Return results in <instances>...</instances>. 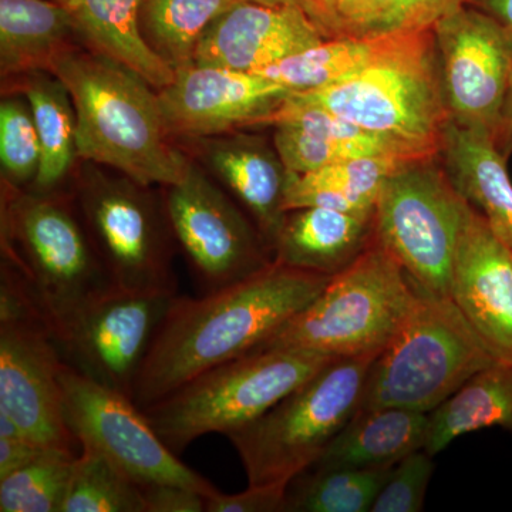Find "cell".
<instances>
[{"label": "cell", "mask_w": 512, "mask_h": 512, "mask_svg": "<svg viewBox=\"0 0 512 512\" xmlns=\"http://www.w3.org/2000/svg\"><path fill=\"white\" fill-rule=\"evenodd\" d=\"M399 0H342L326 26L330 37H369Z\"/></svg>", "instance_id": "37"}, {"label": "cell", "mask_w": 512, "mask_h": 512, "mask_svg": "<svg viewBox=\"0 0 512 512\" xmlns=\"http://www.w3.org/2000/svg\"><path fill=\"white\" fill-rule=\"evenodd\" d=\"M468 5L483 10L495 22L500 23L512 40V0H468Z\"/></svg>", "instance_id": "41"}, {"label": "cell", "mask_w": 512, "mask_h": 512, "mask_svg": "<svg viewBox=\"0 0 512 512\" xmlns=\"http://www.w3.org/2000/svg\"><path fill=\"white\" fill-rule=\"evenodd\" d=\"M200 140L208 168L247 208L274 254L286 215L284 194L288 178L278 151L248 136L222 134Z\"/></svg>", "instance_id": "19"}, {"label": "cell", "mask_w": 512, "mask_h": 512, "mask_svg": "<svg viewBox=\"0 0 512 512\" xmlns=\"http://www.w3.org/2000/svg\"><path fill=\"white\" fill-rule=\"evenodd\" d=\"M373 217L318 207L288 211L275 241L274 261L335 276L372 244Z\"/></svg>", "instance_id": "20"}, {"label": "cell", "mask_w": 512, "mask_h": 512, "mask_svg": "<svg viewBox=\"0 0 512 512\" xmlns=\"http://www.w3.org/2000/svg\"><path fill=\"white\" fill-rule=\"evenodd\" d=\"M23 93L32 111L42 151L33 191L55 194L77 157L76 111L72 97L67 87L49 72L25 76Z\"/></svg>", "instance_id": "27"}, {"label": "cell", "mask_w": 512, "mask_h": 512, "mask_svg": "<svg viewBox=\"0 0 512 512\" xmlns=\"http://www.w3.org/2000/svg\"><path fill=\"white\" fill-rule=\"evenodd\" d=\"M427 434L426 413L397 407L357 412L312 467H392L414 451L424 450Z\"/></svg>", "instance_id": "22"}, {"label": "cell", "mask_w": 512, "mask_h": 512, "mask_svg": "<svg viewBox=\"0 0 512 512\" xmlns=\"http://www.w3.org/2000/svg\"><path fill=\"white\" fill-rule=\"evenodd\" d=\"M238 0H140L138 29L175 72L195 63L201 37Z\"/></svg>", "instance_id": "28"}, {"label": "cell", "mask_w": 512, "mask_h": 512, "mask_svg": "<svg viewBox=\"0 0 512 512\" xmlns=\"http://www.w3.org/2000/svg\"><path fill=\"white\" fill-rule=\"evenodd\" d=\"M419 295V286L373 238L308 308L256 350L301 349L335 359L379 355L403 328Z\"/></svg>", "instance_id": "6"}, {"label": "cell", "mask_w": 512, "mask_h": 512, "mask_svg": "<svg viewBox=\"0 0 512 512\" xmlns=\"http://www.w3.org/2000/svg\"><path fill=\"white\" fill-rule=\"evenodd\" d=\"M289 483L248 484L241 493L217 494L207 498L205 512H285Z\"/></svg>", "instance_id": "38"}, {"label": "cell", "mask_w": 512, "mask_h": 512, "mask_svg": "<svg viewBox=\"0 0 512 512\" xmlns=\"http://www.w3.org/2000/svg\"><path fill=\"white\" fill-rule=\"evenodd\" d=\"M79 39L72 16L55 0H0L3 77L50 72L56 57Z\"/></svg>", "instance_id": "23"}, {"label": "cell", "mask_w": 512, "mask_h": 512, "mask_svg": "<svg viewBox=\"0 0 512 512\" xmlns=\"http://www.w3.org/2000/svg\"><path fill=\"white\" fill-rule=\"evenodd\" d=\"M389 40L390 35L330 37L256 74L282 84L291 93L309 92L359 73L383 52Z\"/></svg>", "instance_id": "29"}, {"label": "cell", "mask_w": 512, "mask_h": 512, "mask_svg": "<svg viewBox=\"0 0 512 512\" xmlns=\"http://www.w3.org/2000/svg\"><path fill=\"white\" fill-rule=\"evenodd\" d=\"M394 466L309 468L289 483L285 512H370Z\"/></svg>", "instance_id": "30"}, {"label": "cell", "mask_w": 512, "mask_h": 512, "mask_svg": "<svg viewBox=\"0 0 512 512\" xmlns=\"http://www.w3.org/2000/svg\"><path fill=\"white\" fill-rule=\"evenodd\" d=\"M177 295L113 286L83 309L57 343L64 360L133 400L141 366Z\"/></svg>", "instance_id": "15"}, {"label": "cell", "mask_w": 512, "mask_h": 512, "mask_svg": "<svg viewBox=\"0 0 512 512\" xmlns=\"http://www.w3.org/2000/svg\"><path fill=\"white\" fill-rule=\"evenodd\" d=\"M164 207L171 232L205 286L217 291L274 262L261 231L197 165L167 187Z\"/></svg>", "instance_id": "13"}, {"label": "cell", "mask_w": 512, "mask_h": 512, "mask_svg": "<svg viewBox=\"0 0 512 512\" xmlns=\"http://www.w3.org/2000/svg\"><path fill=\"white\" fill-rule=\"evenodd\" d=\"M409 161L413 160L359 157L306 174L288 171L284 210L318 207L373 217L387 178Z\"/></svg>", "instance_id": "25"}, {"label": "cell", "mask_w": 512, "mask_h": 512, "mask_svg": "<svg viewBox=\"0 0 512 512\" xmlns=\"http://www.w3.org/2000/svg\"><path fill=\"white\" fill-rule=\"evenodd\" d=\"M2 269L56 343L84 308L113 288L74 202L3 185Z\"/></svg>", "instance_id": "3"}, {"label": "cell", "mask_w": 512, "mask_h": 512, "mask_svg": "<svg viewBox=\"0 0 512 512\" xmlns=\"http://www.w3.org/2000/svg\"><path fill=\"white\" fill-rule=\"evenodd\" d=\"M342 0H306V12L322 29L323 35L326 37V26H328L330 18L338 8Z\"/></svg>", "instance_id": "43"}, {"label": "cell", "mask_w": 512, "mask_h": 512, "mask_svg": "<svg viewBox=\"0 0 512 512\" xmlns=\"http://www.w3.org/2000/svg\"><path fill=\"white\" fill-rule=\"evenodd\" d=\"M60 382L67 424L80 447L109 458L141 487L177 484L207 497L218 493L164 443L130 397L83 375L66 360Z\"/></svg>", "instance_id": "12"}, {"label": "cell", "mask_w": 512, "mask_h": 512, "mask_svg": "<svg viewBox=\"0 0 512 512\" xmlns=\"http://www.w3.org/2000/svg\"><path fill=\"white\" fill-rule=\"evenodd\" d=\"M450 298L495 357L512 362V251L470 202L454 255Z\"/></svg>", "instance_id": "17"}, {"label": "cell", "mask_w": 512, "mask_h": 512, "mask_svg": "<svg viewBox=\"0 0 512 512\" xmlns=\"http://www.w3.org/2000/svg\"><path fill=\"white\" fill-rule=\"evenodd\" d=\"M40 141L32 111L22 100L6 99L0 104V164L10 187L36 180L39 171Z\"/></svg>", "instance_id": "34"}, {"label": "cell", "mask_w": 512, "mask_h": 512, "mask_svg": "<svg viewBox=\"0 0 512 512\" xmlns=\"http://www.w3.org/2000/svg\"><path fill=\"white\" fill-rule=\"evenodd\" d=\"M433 158L409 161L387 178L376 204L373 238L424 292L450 298L468 202Z\"/></svg>", "instance_id": "9"}, {"label": "cell", "mask_w": 512, "mask_h": 512, "mask_svg": "<svg viewBox=\"0 0 512 512\" xmlns=\"http://www.w3.org/2000/svg\"><path fill=\"white\" fill-rule=\"evenodd\" d=\"M64 357L45 323L15 289L0 282V413L26 439L79 454L64 414Z\"/></svg>", "instance_id": "11"}, {"label": "cell", "mask_w": 512, "mask_h": 512, "mask_svg": "<svg viewBox=\"0 0 512 512\" xmlns=\"http://www.w3.org/2000/svg\"><path fill=\"white\" fill-rule=\"evenodd\" d=\"M498 150L505 158L512 153V72L510 84H508L507 97H505L503 113H501L500 127L495 136Z\"/></svg>", "instance_id": "42"}, {"label": "cell", "mask_w": 512, "mask_h": 512, "mask_svg": "<svg viewBox=\"0 0 512 512\" xmlns=\"http://www.w3.org/2000/svg\"><path fill=\"white\" fill-rule=\"evenodd\" d=\"M448 119L497 136L512 72V40L483 10L466 5L433 28Z\"/></svg>", "instance_id": "14"}, {"label": "cell", "mask_w": 512, "mask_h": 512, "mask_svg": "<svg viewBox=\"0 0 512 512\" xmlns=\"http://www.w3.org/2000/svg\"><path fill=\"white\" fill-rule=\"evenodd\" d=\"M332 276L272 262L237 284L175 296L134 387L141 410L195 376L261 348L320 295Z\"/></svg>", "instance_id": "1"}, {"label": "cell", "mask_w": 512, "mask_h": 512, "mask_svg": "<svg viewBox=\"0 0 512 512\" xmlns=\"http://www.w3.org/2000/svg\"><path fill=\"white\" fill-rule=\"evenodd\" d=\"M72 16L84 45L123 64L154 89L173 83L174 70L146 45L138 29L140 0H55Z\"/></svg>", "instance_id": "24"}, {"label": "cell", "mask_w": 512, "mask_h": 512, "mask_svg": "<svg viewBox=\"0 0 512 512\" xmlns=\"http://www.w3.org/2000/svg\"><path fill=\"white\" fill-rule=\"evenodd\" d=\"M335 357L309 350H256L195 376L143 409L175 454L201 437L227 436L268 412Z\"/></svg>", "instance_id": "7"}, {"label": "cell", "mask_w": 512, "mask_h": 512, "mask_svg": "<svg viewBox=\"0 0 512 512\" xmlns=\"http://www.w3.org/2000/svg\"><path fill=\"white\" fill-rule=\"evenodd\" d=\"M60 512H147L141 485L109 458L80 448Z\"/></svg>", "instance_id": "31"}, {"label": "cell", "mask_w": 512, "mask_h": 512, "mask_svg": "<svg viewBox=\"0 0 512 512\" xmlns=\"http://www.w3.org/2000/svg\"><path fill=\"white\" fill-rule=\"evenodd\" d=\"M147 512H205L207 495L177 484L141 487Z\"/></svg>", "instance_id": "39"}, {"label": "cell", "mask_w": 512, "mask_h": 512, "mask_svg": "<svg viewBox=\"0 0 512 512\" xmlns=\"http://www.w3.org/2000/svg\"><path fill=\"white\" fill-rule=\"evenodd\" d=\"M426 450H417L390 471L370 512H420L424 507L434 463Z\"/></svg>", "instance_id": "35"}, {"label": "cell", "mask_w": 512, "mask_h": 512, "mask_svg": "<svg viewBox=\"0 0 512 512\" xmlns=\"http://www.w3.org/2000/svg\"><path fill=\"white\" fill-rule=\"evenodd\" d=\"M275 127L274 146L286 170L306 174L328 165L359 157H399L420 160L413 151L383 137L366 140L320 136L301 128L279 124Z\"/></svg>", "instance_id": "32"}, {"label": "cell", "mask_w": 512, "mask_h": 512, "mask_svg": "<svg viewBox=\"0 0 512 512\" xmlns=\"http://www.w3.org/2000/svg\"><path fill=\"white\" fill-rule=\"evenodd\" d=\"M291 94L423 158L440 153L450 120L433 29L393 33L389 45L359 73Z\"/></svg>", "instance_id": "4"}, {"label": "cell", "mask_w": 512, "mask_h": 512, "mask_svg": "<svg viewBox=\"0 0 512 512\" xmlns=\"http://www.w3.org/2000/svg\"><path fill=\"white\" fill-rule=\"evenodd\" d=\"M325 39L302 6L238 2L201 37L195 63L259 73Z\"/></svg>", "instance_id": "18"}, {"label": "cell", "mask_w": 512, "mask_h": 512, "mask_svg": "<svg viewBox=\"0 0 512 512\" xmlns=\"http://www.w3.org/2000/svg\"><path fill=\"white\" fill-rule=\"evenodd\" d=\"M77 456L50 448L33 463L0 478V511L60 512Z\"/></svg>", "instance_id": "33"}, {"label": "cell", "mask_w": 512, "mask_h": 512, "mask_svg": "<svg viewBox=\"0 0 512 512\" xmlns=\"http://www.w3.org/2000/svg\"><path fill=\"white\" fill-rule=\"evenodd\" d=\"M377 356L333 359L261 417L227 434L248 484L291 483L309 470L359 412Z\"/></svg>", "instance_id": "8"}, {"label": "cell", "mask_w": 512, "mask_h": 512, "mask_svg": "<svg viewBox=\"0 0 512 512\" xmlns=\"http://www.w3.org/2000/svg\"><path fill=\"white\" fill-rule=\"evenodd\" d=\"M444 170L461 197L512 251V183L495 138L448 120L441 138Z\"/></svg>", "instance_id": "21"}, {"label": "cell", "mask_w": 512, "mask_h": 512, "mask_svg": "<svg viewBox=\"0 0 512 512\" xmlns=\"http://www.w3.org/2000/svg\"><path fill=\"white\" fill-rule=\"evenodd\" d=\"M289 93L262 74L197 63L175 72L173 83L157 92L168 134L191 140L261 126Z\"/></svg>", "instance_id": "16"}, {"label": "cell", "mask_w": 512, "mask_h": 512, "mask_svg": "<svg viewBox=\"0 0 512 512\" xmlns=\"http://www.w3.org/2000/svg\"><path fill=\"white\" fill-rule=\"evenodd\" d=\"M419 289L409 319L370 366L359 412L430 414L498 360L451 298Z\"/></svg>", "instance_id": "5"}, {"label": "cell", "mask_w": 512, "mask_h": 512, "mask_svg": "<svg viewBox=\"0 0 512 512\" xmlns=\"http://www.w3.org/2000/svg\"><path fill=\"white\" fill-rule=\"evenodd\" d=\"M47 450H50V447L42 446L26 437H19V439L0 437V478L28 466L42 457Z\"/></svg>", "instance_id": "40"}, {"label": "cell", "mask_w": 512, "mask_h": 512, "mask_svg": "<svg viewBox=\"0 0 512 512\" xmlns=\"http://www.w3.org/2000/svg\"><path fill=\"white\" fill-rule=\"evenodd\" d=\"M130 178L87 171L77 210L111 285L124 291L177 293L165 207Z\"/></svg>", "instance_id": "10"}, {"label": "cell", "mask_w": 512, "mask_h": 512, "mask_svg": "<svg viewBox=\"0 0 512 512\" xmlns=\"http://www.w3.org/2000/svg\"><path fill=\"white\" fill-rule=\"evenodd\" d=\"M238 2L259 3V5H268V6L296 5V6H302L303 9L306 8V0H238Z\"/></svg>", "instance_id": "44"}, {"label": "cell", "mask_w": 512, "mask_h": 512, "mask_svg": "<svg viewBox=\"0 0 512 512\" xmlns=\"http://www.w3.org/2000/svg\"><path fill=\"white\" fill-rule=\"evenodd\" d=\"M468 0H399L369 37L429 30Z\"/></svg>", "instance_id": "36"}, {"label": "cell", "mask_w": 512, "mask_h": 512, "mask_svg": "<svg viewBox=\"0 0 512 512\" xmlns=\"http://www.w3.org/2000/svg\"><path fill=\"white\" fill-rule=\"evenodd\" d=\"M49 73L72 97L77 157L144 187H171L184 180L191 163L171 143L158 94L143 77L74 45L56 57Z\"/></svg>", "instance_id": "2"}, {"label": "cell", "mask_w": 512, "mask_h": 512, "mask_svg": "<svg viewBox=\"0 0 512 512\" xmlns=\"http://www.w3.org/2000/svg\"><path fill=\"white\" fill-rule=\"evenodd\" d=\"M493 427L512 433V362L507 360L480 370L429 414L424 450L434 457L458 437Z\"/></svg>", "instance_id": "26"}]
</instances>
